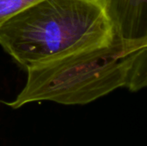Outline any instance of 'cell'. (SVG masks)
<instances>
[{
	"instance_id": "cell-4",
	"label": "cell",
	"mask_w": 147,
	"mask_h": 146,
	"mask_svg": "<svg viewBox=\"0 0 147 146\" xmlns=\"http://www.w3.org/2000/svg\"><path fill=\"white\" fill-rule=\"evenodd\" d=\"M39 1L40 0H0V26Z\"/></svg>"
},
{
	"instance_id": "cell-1",
	"label": "cell",
	"mask_w": 147,
	"mask_h": 146,
	"mask_svg": "<svg viewBox=\"0 0 147 146\" xmlns=\"http://www.w3.org/2000/svg\"><path fill=\"white\" fill-rule=\"evenodd\" d=\"M24 87L10 102L18 109L37 102L86 105L118 89L137 92L147 85V41L112 42L30 68Z\"/></svg>"
},
{
	"instance_id": "cell-3",
	"label": "cell",
	"mask_w": 147,
	"mask_h": 146,
	"mask_svg": "<svg viewBox=\"0 0 147 146\" xmlns=\"http://www.w3.org/2000/svg\"><path fill=\"white\" fill-rule=\"evenodd\" d=\"M100 1L116 38L147 41V0Z\"/></svg>"
},
{
	"instance_id": "cell-2",
	"label": "cell",
	"mask_w": 147,
	"mask_h": 146,
	"mask_svg": "<svg viewBox=\"0 0 147 146\" xmlns=\"http://www.w3.org/2000/svg\"><path fill=\"white\" fill-rule=\"evenodd\" d=\"M115 38L100 0H40L0 26V46L25 71Z\"/></svg>"
}]
</instances>
